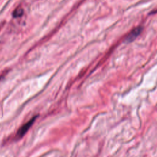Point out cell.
<instances>
[{"label":"cell","mask_w":157,"mask_h":157,"mask_svg":"<svg viewBox=\"0 0 157 157\" xmlns=\"http://www.w3.org/2000/svg\"><path fill=\"white\" fill-rule=\"evenodd\" d=\"M141 29H142L141 28H137L134 29L133 30V31H132V33H131L129 34V35L128 36L127 40L131 41V40H134L139 35V34L140 33Z\"/></svg>","instance_id":"2"},{"label":"cell","mask_w":157,"mask_h":157,"mask_svg":"<svg viewBox=\"0 0 157 157\" xmlns=\"http://www.w3.org/2000/svg\"><path fill=\"white\" fill-rule=\"evenodd\" d=\"M23 13V10L22 8L21 7H18V8H17L13 13V16L14 17H19L20 16H21Z\"/></svg>","instance_id":"3"},{"label":"cell","mask_w":157,"mask_h":157,"mask_svg":"<svg viewBox=\"0 0 157 157\" xmlns=\"http://www.w3.org/2000/svg\"><path fill=\"white\" fill-rule=\"evenodd\" d=\"M36 118V117H33L30 120H29L28 122H26L25 124H24L18 131L17 132V134L19 137H21L23 136L29 129V128L32 126V124H33V123L34 122Z\"/></svg>","instance_id":"1"}]
</instances>
